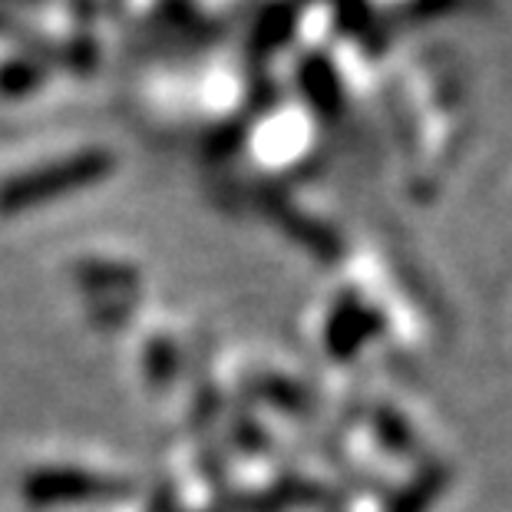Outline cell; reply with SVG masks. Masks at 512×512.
<instances>
[{
    "mask_svg": "<svg viewBox=\"0 0 512 512\" xmlns=\"http://www.w3.org/2000/svg\"><path fill=\"white\" fill-rule=\"evenodd\" d=\"M24 493L37 506H70L129 499L133 486L126 476L93 470V466H37L24 476Z\"/></svg>",
    "mask_w": 512,
    "mask_h": 512,
    "instance_id": "6da1fadb",
    "label": "cell"
}]
</instances>
